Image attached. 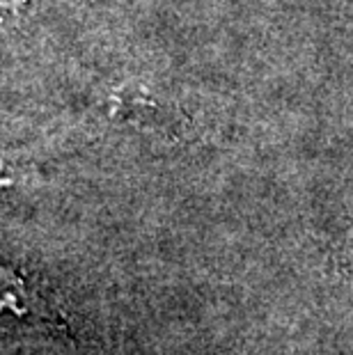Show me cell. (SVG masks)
<instances>
[{
	"label": "cell",
	"instance_id": "obj_1",
	"mask_svg": "<svg viewBox=\"0 0 353 355\" xmlns=\"http://www.w3.org/2000/svg\"><path fill=\"white\" fill-rule=\"evenodd\" d=\"M103 108L115 122L131 124L149 133L179 135L189 126V119L175 103L161 99L159 94H152L138 83H126V85L115 87L108 94Z\"/></svg>",
	"mask_w": 353,
	"mask_h": 355
}]
</instances>
